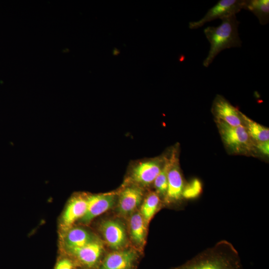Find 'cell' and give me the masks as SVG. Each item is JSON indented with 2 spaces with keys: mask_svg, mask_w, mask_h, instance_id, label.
<instances>
[{
  "mask_svg": "<svg viewBox=\"0 0 269 269\" xmlns=\"http://www.w3.org/2000/svg\"><path fill=\"white\" fill-rule=\"evenodd\" d=\"M175 269H243L232 243L221 240Z\"/></svg>",
  "mask_w": 269,
  "mask_h": 269,
  "instance_id": "obj_1",
  "label": "cell"
},
{
  "mask_svg": "<svg viewBox=\"0 0 269 269\" xmlns=\"http://www.w3.org/2000/svg\"><path fill=\"white\" fill-rule=\"evenodd\" d=\"M221 20L219 26H208L204 30L210 44L208 54L203 62L204 67H208L222 50L240 47L242 45L238 33L239 21L236 15L222 18Z\"/></svg>",
  "mask_w": 269,
  "mask_h": 269,
  "instance_id": "obj_2",
  "label": "cell"
},
{
  "mask_svg": "<svg viewBox=\"0 0 269 269\" xmlns=\"http://www.w3.org/2000/svg\"><path fill=\"white\" fill-rule=\"evenodd\" d=\"M216 122L224 143L232 152L248 154L256 150L255 142L244 126L233 127L219 120Z\"/></svg>",
  "mask_w": 269,
  "mask_h": 269,
  "instance_id": "obj_3",
  "label": "cell"
},
{
  "mask_svg": "<svg viewBox=\"0 0 269 269\" xmlns=\"http://www.w3.org/2000/svg\"><path fill=\"white\" fill-rule=\"evenodd\" d=\"M244 0H220L199 20L189 23L190 29H197L206 23L236 15L243 9Z\"/></svg>",
  "mask_w": 269,
  "mask_h": 269,
  "instance_id": "obj_4",
  "label": "cell"
},
{
  "mask_svg": "<svg viewBox=\"0 0 269 269\" xmlns=\"http://www.w3.org/2000/svg\"><path fill=\"white\" fill-rule=\"evenodd\" d=\"M170 161L167 174V188L165 199L168 203H175L183 198L182 193L184 184L178 161L174 154L170 158Z\"/></svg>",
  "mask_w": 269,
  "mask_h": 269,
  "instance_id": "obj_5",
  "label": "cell"
},
{
  "mask_svg": "<svg viewBox=\"0 0 269 269\" xmlns=\"http://www.w3.org/2000/svg\"><path fill=\"white\" fill-rule=\"evenodd\" d=\"M212 111L216 120L233 127L243 126L242 113L222 96L217 95L215 97Z\"/></svg>",
  "mask_w": 269,
  "mask_h": 269,
  "instance_id": "obj_6",
  "label": "cell"
},
{
  "mask_svg": "<svg viewBox=\"0 0 269 269\" xmlns=\"http://www.w3.org/2000/svg\"><path fill=\"white\" fill-rule=\"evenodd\" d=\"M164 163L159 158L139 162L133 169L132 178L138 184L149 185L154 182Z\"/></svg>",
  "mask_w": 269,
  "mask_h": 269,
  "instance_id": "obj_7",
  "label": "cell"
},
{
  "mask_svg": "<svg viewBox=\"0 0 269 269\" xmlns=\"http://www.w3.org/2000/svg\"><path fill=\"white\" fill-rule=\"evenodd\" d=\"M87 201L86 212L81 218L85 223L90 222L111 208L115 201V196L112 193L92 195L87 197Z\"/></svg>",
  "mask_w": 269,
  "mask_h": 269,
  "instance_id": "obj_8",
  "label": "cell"
},
{
  "mask_svg": "<svg viewBox=\"0 0 269 269\" xmlns=\"http://www.w3.org/2000/svg\"><path fill=\"white\" fill-rule=\"evenodd\" d=\"M100 228L105 241L111 248L119 250L126 244L125 229L119 221L106 220L102 222Z\"/></svg>",
  "mask_w": 269,
  "mask_h": 269,
  "instance_id": "obj_9",
  "label": "cell"
},
{
  "mask_svg": "<svg viewBox=\"0 0 269 269\" xmlns=\"http://www.w3.org/2000/svg\"><path fill=\"white\" fill-rule=\"evenodd\" d=\"M136 258V253L131 249L115 251L105 258L102 269H131Z\"/></svg>",
  "mask_w": 269,
  "mask_h": 269,
  "instance_id": "obj_10",
  "label": "cell"
},
{
  "mask_svg": "<svg viewBox=\"0 0 269 269\" xmlns=\"http://www.w3.org/2000/svg\"><path fill=\"white\" fill-rule=\"evenodd\" d=\"M143 192L137 186H130L125 188L120 193L118 201V211L122 215L132 213L140 204Z\"/></svg>",
  "mask_w": 269,
  "mask_h": 269,
  "instance_id": "obj_11",
  "label": "cell"
},
{
  "mask_svg": "<svg viewBox=\"0 0 269 269\" xmlns=\"http://www.w3.org/2000/svg\"><path fill=\"white\" fill-rule=\"evenodd\" d=\"M68 250L82 264L88 267H92L100 259L103 247L100 242L94 241L83 247Z\"/></svg>",
  "mask_w": 269,
  "mask_h": 269,
  "instance_id": "obj_12",
  "label": "cell"
},
{
  "mask_svg": "<svg viewBox=\"0 0 269 269\" xmlns=\"http://www.w3.org/2000/svg\"><path fill=\"white\" fill-rule=\"evenodd\" d=\"M87 208V197L78 195L73 197L68 203L62 217L64 226L68 227L85 214Z\"/></svg>",
  "mask_w": 269,
  "mask_h": 269,
  "instance_id": "obj_13",
  "label": "cell"
},
{
  "mask_svg": "<svg viewBox=\"0 0 269 269\" xmlns=\"http://www.w3.org/2000/svg\"><path fill=\"white\" fill-rule=\"evenodd\" d=\"M146 222L140 212L134 213L131 217L129 227L131 236L137 245L143 244L146 235Z\"/></svg>",
  "mask_w": 269,
  "mask_h": 269,
  "instance_id": "obj_14",
  "label": "cell"
},
{
  "mask_svg": "<svg viewBox=\"0 0 269 269\" xmlns=\"http://www.w3.org/2000/svg\"><path fill=\"white\" fill-rule=\"evenodd\" d=\"M94 241L90 234L81 228L70 229L65 237V244L68 250L83 247Z\"/></svg>",
  "mask_w": 269,
  "mask_h": 269,
  "instance_id": "obj_15",
  "label": "cell"
},
{
  "mask_svg": "<svg viewBox=\"0 0 269 269\" xmlns=\"http://www.w3.org/2000/svg\"><path fill=\"white\" fill-rule=\"evenodd\" d=\"M243 9L254 13L261 24L265 25L269 22V0H244Z\"/></svg>",
  "mask_w": 269,
  "mask_h": 269,
  "instance_id": "obj_16",
  "label": "cell"
},
{
  "mask_svg": "<svg viewBox=\"0 0 269 269\" xmlns=\"http://www.w3.org/2000/svg\"><path fill=\"white\" fill-rule=\"evenodd\" d=\"M243 126L255 142L269 141V130L242 114Z\"/></svg>",
  "mask_w": 269,
  "mask_h": 269,
  "instance_id": "obj_17",
  "label": "cell"
},
{
  "mask_svg": "<svg viewBox=\"0 0 269 269\" xmlns=\"http://www.w3.org/2000/svg\"><path fill=\"white\" fill-rule=\"evenodd\" d=\"M160 204V199L157 192H152L147 195L141 205L140 212L146 223L151 219Z\"/></svg>",
  "mask_w": 269,
  "mask_h": 269,
  "instance_id": "obj_18",
  "label": "cell"
},
{
  "mask_svg": "<svg viewBox=\"0 0 269 269\" xmlns=\"http://www.w3.org/2000/svg\"><path fill=\"white\" fill-rule=\"evenodd\" d=\"M170 163V159L164 162L162 169L153 182L157 194L164 197L167 188V174Z\"/></svg>",
  "mask_w": 269,
  "mask_h": 269,
  "instance_id": "obj_19",
  "label": "cell"
},
{
  "mask_svg": "<svg viewBox=\"0 0 269 269\" xmlns=\"http://www.w3.org/2000/svg\"><path fill=\"white\" fill-rule=\"evenodd\" d=\"M202 185L197 179H194L184 186L182 197L187 199H194L198 197L202 192Z\"/></svg>",
  "mask_w": 269,
  "mask_h": 269,
  "instance_id": "obj_20",
  "label": "cell"
},
{
  "mask_svg": "<svg viewBox=\"0 0 269 269\" xmlns=\"http://www.w3.org/2000/svg\"><path fill=\"white\" fill-rule=\"evenodd\" d=\"M54 269H75V267L71 261L63 259L57 263Z\"/></svg>",
  "mask_w": 269,
  "mask_h": 269,
  "instance_id": "obj_21",
  "label": "cell"
},
{
  "mask_svg": "<svg viewBox=\"0 0 269 269\" xmlns=\"http://www.w3.org/2000/svg\"><path fill=\"white\" fill-rule=\"evenodd\" d=\"M256 149L262 154L269 155V141L255 142Z\"/></svg>",
  "mask_w": 269,
  "mask_h": 269,
  "instance_id": "obj_22",
  "label": "cell"
}]
</instances>
